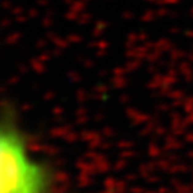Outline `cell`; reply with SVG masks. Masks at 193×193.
Segmentation results:
<instances>
[{
	"label": "cell",
	"instance_id": "cell-1",
	"mask_svg": "<svg viewBox=\"0 0 193 193\" xmlns=\"http://www.w3.org/2000/svg\"><path fill=\"white\" fill-rule=\"evenodd\" d=\"M11 106H4L0 132V193H44L48 173L32 157Z\"/></svg>",
	"mask_w": 193,
	"mask_h": 193
}]
</instances>
